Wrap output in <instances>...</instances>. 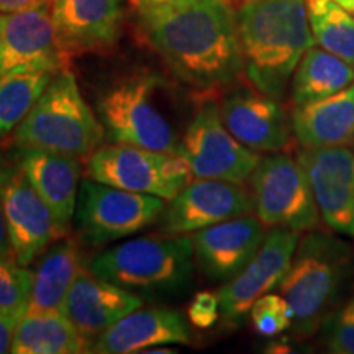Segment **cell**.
Masks as SVG:
<instances>
[{
	"mask_svg": "<svg viewBox=\"0 0 354 354\" xmlns=\"http://www.w3.org/2000/svg\"><path fill=\"white\" fill-rule=\"evenodd\" d=\"M143 25L171 73L201 94L218 92L245 74L232 0H194Z\"/></svg>",
	"mask_w": 354,
	"mask_h": 354,
	"instance_id": "cell-1",
	"label": "cell"
},
{
	"mask_svg": "<svg viewBox=\"0 0 354 354\" xmlns=\"http://www.w3.org/2000/svg\"><path fill=\"white\" fill-rule=\"evenodd\" d=\"M236 24L246 79L282 100L300 59L315 44L305 0H245Z\"/></svg>",
	"mask_w": 354,
	"mask_h": 354,
	"instance_id": "cell-2",
	"label": "cell"
},
{
	"mask_svg": "<svg viewBox=\"0 0 354 354\" xmlns=\"http://www.w3.org/2000/svg\"><path fill=\"white\" fill-rule=\"evenodd\" d=\"M84 266L141 299H177L194 284L196 251L187 234H148L105 248Z\"/></svg>",
	"mask_w": 354,
	"mask_h": 354,
	"instance_id": "cell-3",
	"label": "cell"
},
{
	"mask_svg": "<svg viewBox=\"0 0 354 354\" xmlns=\"http://www.w3.org/2000/svg\"><path fill=\"white\" fill-rule=\"evenodd\" d=\"M165 92V81L148 73L123 77L105 88L95 100L105 141L179 154L183 136L166 110Z\"/></svg>",
	"mask_w": 354,
	"mask_h": 354,
	"instance_id": "cell-4",
	"label": "cell"
},
{
	"mask_svg": "<svg viewBox=\"0 0 354 354\" xmlns=\"http://www.w3.org/2000/svg\"><path fill=\"white\" fill-rule=\"evenodd\" d=\"M105 140L97 113L68 68L57 71L32 112L12 133V145L88 159Z\"/></svg>",
	"mask_w": 354,
	"mask_h": 354,
	"instance_id": "cell-5",
	"label": "cell"
},
{
	"mask_svg": "<svg viewBox=\"0 0 354 354\" xmlns=\"http://www.w3.org/2000/svg\"><path fill=\"white\" fill-rule=\"evenodd\" d=\"M351 266V251L338 238L312 230L299 240L281 295L290 305L292 328L297 335L313 333L338 297Z\"/></svg>",
	"mask_w": 354,
	"mask_h": 354,
	"instance_id": "cell-6",
	"label": "cell"
},
{
	"mask_svg": "<svg viewBox=\"0 0 354 354\" xmlns=\"http://www.w3.org/2000/svg\"><path fill=\"white\" fill-rule=\"evenodd\" d=\"M166 201L87 177L81 180L74 230L84 248H102L156 223Z\"/></svg>",
	"mask_w": 354,
	"mask_h": 354,
	"instance_id": "cell-7",
	"label": "cell"
},
{
	"mask_svg": "<svg viewBox=\"0 0 354 354\" xmlns=\"http://www.w3.org/2000/svg\"><path fill=\"white\" fill-rule=\"evenodd\" d=\"M250 183L256 216L266 228L297 233L317 230L320 214L307 172L297 158L281 151L261 158Z\"/></svg>",
	"mask_w": 354,
	"mask_h": 354,
	"instance_id": "cell-8",
	"label": "cell"
},
{
	"mask_svg": "<svg viewBox=\"0 0 354 354\" xmlns=\"http://www.w3.org/2000/svg\"><path fill=\"white\" fill-rule=\"evenodd\" d=\"M87 172L99 183L165 201H171L192 180V172L179 154L130 145L100 146L87 159Z\"/></svg>",
	"mask_w": 354,
	"mask_h": 354,
	"instance_id": "cell-9",
	"label": "cell"
},
{
	"mask_svg": "<svg viewBox=\"0 0 354 354\" xmlns=\"http://www.w3.org/2000/svg\"><path fill=\"white\" fill-rule=\"evenodd\" d=\"M179 156L196 179H218L243 184L250 179L261 156L241 145L221 120L220 105L202 102L180 141Z\"/></svg>",
	"mask_w": 354,
	"mask_h": 354,
	"instance_id": "cell-10",
	"label": "cell"
},
{
	"mask_svg": "<svg viewBox=\"0 0 354 354\" xmlns=\"http://www.w3.org/2000/svg\"><path fill=\"white\" fill-rule=\"evenodd\" d=\"M0 207L19 264L33 263L59 236L55 214L13 159L0 151Z\"/></svg>",
	"mask_w": 354,
	"mask_h": 354,
	"instance_id": "cell-11",
	"label": "cell"
},
{
	"mask_svg": "<svg viewBox=\"0 0 354 354\" xmlns=\"http://www.w3.org/2000/svg\"><path fill=\"white\" fill-rule=\"evenodd\" d=\"M253 196L243 184L196 179L171 198L158 223L161 233L187 234L230 218L253 214Z\"/></svg>",
	"mask_w": 354,
	"mask_h": 354,
	"instance_id": "cell-12",
	"label": "cell"
},
{
	"mask_svg": "<svg viewBox=\"0 0 354 354\" xmlns=\"http://www.w3.org/2000/svg\"><path fill=\"white\" fill-rule=\"evenodd\" d=\"M307 172L323 223L354 238V151L348 146L305 149L297 154Z\"/></svg>",
	"mask_w": 354,
	"mask_h": 354,
	"instance_id": "cell-13",
	"label": "cell"
},
{
	"mask_svg": "<svg viewBox=\"0 0 354 354\" xmlns=\"http://www.w3.org/2000/svg\"><path fill=\"white\" fill-rule=\"evenodd\" d=\"M299 233L287 228H272L266 234L263 245L243 271L216 292L220 300V315L225 322L241 320L261 295L269 294L281 286L289 271Z\"/></svg>",
	"mask_w": 354,
	"mask_h": 354,
	"instance_id": "cell-14",
	"label": "cell"
},
{
	"mask_svg": "<svg viewBox=\"0 0 354 354\" xmlns=\"http://www.w3.org/2000/svg\"><path fill=\"white\" fill-rule=\"evenodd\" d=\"M220 113L234 138L256 153L284 151L295 138L290 115L281 100L253 86L228 92L220 105Z\"/></svg>",
	"mask_w": 354,
	"mask_h": 354,
	"instance_id": "cell-15",
	"label": "cell"
},
{
	"mask_svg": "<svg viewBox=\"0 0 354 354\" xmlns=\"http://www.w3.org/2000/svg\"><path fill=\"white\" fill-rule=\"evenodd\" d=\"M122 19V0H51L56 41L68 57L112 48Z\"/></svg>",
	"mask_w": 354,
	"mask_h": 354,
	"instance_id": "cell-16",
	"label": "cell"
},
{
	"mask_svg": "<svg viewBox=\"0 0 354 354\" xmlns=\"http://www.w3.org/2000/svg\"><path fill=\"white\" fill-rule=\"evenodd\" d=\"M7 151L55 214L61 233L69 234L81 185L82 159L19 145H12Z\"/></svg>",
	"mask_w": 354,
	"mask_h": 354,
	"instance_id": "cell-17",
	"label": "cell"
},
{
	"mask_svg": "<svg viewBox=\"0 0 354 354\" xmlns=\"http://www.w3.org/2000/svg\"><path fill=\"white\" fill-rule=\"evenodd\" d=\"M264 228L258 216L248 214L196 232L192 236L196 263L210 281H232L259 251Z\"/></svg>",
	"mask_w": 354,
	"mask_h": 354,
	"instance_id": "cell-18",
	"label": "cell"
},
{
	"mask_svg": "<svg viewBox=\"0 0 354 354\" xmlns=\"http://www.w3.org/2000/svg\"><path fill=\"white\" fill-rule=\"evenodd\" d=\"M41 64H68L56 41L51 6L0 13V79Z\"/></svg>",
	"mask_w": 354,
	"mask_h": 354,
	"instance_id": "cell-19",
	"label": "cell"
},
{
	"mask_svg": "<svg viewBox=\"0 0 354 354\" xmlns=\"http://www.w3.org/2000/svg\"><path fill=\"white\" fill-rule=\"evenodd\" d=\"M140 307H143L140 295L97 277L84 266L69 287L61 312L92 346L105 330Z\"/></svg>",
	"mask_w": 354,
	"mask_h": 354,
	"instance_id": "cell-20",
	"label": "cell"
},
{
	"mask_svg": "<svg viewBox=\"0 0 354 354\" xmlns=\"http://www.w3.org/2000/svg\"><path fill=\"white\" fill-rule=\"evenodd\" d=\"M192 339V330L180 312L140 307L95 338L91 353H146L154 346L190 344Z\"/></svg>",
	"mask_w": 354,
	"mask_h": 354,
	"instance_id": "cell-21",
	"label": "cell"
},
{
	"mask_svg": "<svg viewBox=\"0 0 354 354\" xmlns=\"http://www.w3.org/2000/svg\"><path fill=\"white\" fill-rule=\"evenodd\" d=\"M290 122L305 149L354 145V82L338 94L294 107Z\"/></svg>",
	"mask_w": 354,
	"mask_h": 354,
	"instance_id": "cell-22",
	"label": "cell"
},
{
	"mask_svg": "<svg viewBox=\"0 0 354 354\" xmlns=\"http://www.w3.org/2000/svg\"><path fill=\"white\" fill-rule=\"evenodd\" d=\"M77 238L59 236L35 259L32 271V312H55L63 308L69 287L84 268Z\"/></svg>",
	"mask_w": 354,
	"mask_h": 354,
	"instance_id": "cell-23",
	"label": "cell"
},
{
	"mask_svg": "<svg viewBox=\"0 0 354 354\" xmlns=\"http://www.w3.org/2000/svg\"><path fill=\"white\" fill-rule=\"evenodd\" d=\"M13 354L91 353V343L61 310L28 312L17 323L12 339Z\"/></svg>",
	"mask_w": 354,
	"mask_h": 354,
	"instance_id": "cell-24",
	"label": "cell"
},
{
	"mask_svg": "<svg viewBox=\"0 0 354 354\" xmlns=\"http://www.w3.org/2000/svg\"><path fill=\"white\" fill-rule=\"evenodd\" d=\"M354 82V66L331 55L318 44L302 56L290 81V100L294 107L312 104L338 94Z\"/></svg>",
	"mask_w": 354,
	"mask_h": 354,
	"instance_id": "cell-25",
	"label": "cell"
},
{
	"mask_svg": "<svg viewBox=\"0 0 354 354\" xmlns=\"http://www.w3.org/2000/svg\"><path fill=\"white\" fill-rule=\"evenodd\" d=\"M63 68L66 66H33L0 79V140L19 128Z\"/></svg>",
	"mask_w": 354,
	"mask_h": 354,
	"instance_id": "cell-26",
	"label": "cell"
},
{
	"mask_svg": "<svg viewBox=\"0 0 354 354\" xmlns=\"http://www.w3.org/2000/svg\"><path fill=\"white\" fill-rule=\"evenodd\" d=\"M315 44L354 66V17L335 0H305Z\"/></svg>",
	"mask_w": 354,
	"mask_h": 354,
	"instance_id": "cell-27",
	"label": "cell"
},
{
	"mask_svg": "<svg viewBox=\"0 0 354 354\" xmlns=\"http://www.w3.org/2000/svg\"><path fill=\"white\" fill-rule=\"evenodd\" d=\"M32 277V271L13 256L0 258V313L20 320L28 312Z\"/></svg>",
	"mask_w": 354,
	"mask_h": 354,
	"instance_id": "cell-28",
	"label": "cell"
},
{
	"mask_svg": "<svg viewBox=\"0 0 354 354\" xmlns=\"http://www.w3.org/2000/svg\"><path fill=\"white\" fill-rule=\"evenodd\" d=\"M254 330L263 336H274L289 330L292 326V310L282 295L269 294L261 295L250 310Z\"/></svg>",
	"mask_w": 354,
	"mask_h": 354,
	"instance_id": "cell-29",
	"label": "cell"
},
{
	"mask_svg": "<svg viewBox=\"0 0 354 354\" xmlns=\"http://www.w3.org/2000/svg\"><path fill=\"white\" fill-rule=\"evenodd\" d=\"M323 344L328 353L354 354V295L323 322Z\"/></svg>",
	"mask_w": 354,
	"mask_h": 354,
	"instance_id": "cell-30",
	"label": "cell"
},
{
	"mask_svg": "<svg viewBox=\"0 0 354 354\" xmlns=\"http://www.w3.org/2000/svg\"><path fill=\"white\" fill-rule=\"evenodd\" d=\"M220 318V300L214 292H198L189 307V320L197 328H210Z\"/></svg>",
	"mask_w": 354,
	"mask_h": 354,
	"instance_id": "cell-31",
	"label": "cell"
},
{
	"mask_svg": "<svg viewBox=\"0 0 354 354\" xmlns=\"http://www.w3.org/2000/svg\"><path fill=\"white\" fill-rule=\"evenodd\" d=\"M190 2H194V0H131L133 7L140 13L141 20L177 10V8L189 6Z\"/></svg>",
	"mask_w": 354,
	"mask_h": 354,
	"instance_id": "cell-32",
	"label": "cell"
},
{
	"mask_svg": "<svg viewBox=\"0 0 354 354\" xmlns=\"http://www.w3.org/2000/svg\"><path fill=\"white\" fill-rule=\"evenodd\" d=\"M17 323H19L17 318L8 317L6 313H0V354L10 353Z\"/></svg>",
	"mask_w": 354,
	"mask_h": 354,
	"instance_id": "cell-33",
	"label": "cell"
},
{
	"mask_svg": "<svg viewBox=\"0 0 354 354\" xmlns=\"http://www.w3.org/2000/svg\"><path fill=\"white\" fill-rule=\"evenodd\" d=\"M44 6H51V0H0V13L33 10Z\"/></svg>",
	"mask_w": 354,
	"mask_h": 354,
	"instance_id": "cell-34",
	"label": "cell"
},
{
	"mask_svg": "<svg viewBox=\"0 0 354 354\" xmlns=\"http://www.w3.org/2000/svg\"><path fill=\"white\" fill-rule=\"evenodd\" d=\"M8 256H13V248L6 223V216H3L2 207H0V258H8ZM13 258H15V256H13Z\"/></svg>",
	"mask_w": 354,
	"mask_h": 354,
	"instance_id": "cell-35",
	"label": "cell"
},
{
	"mask_svg": "<svg viewBox=\"0 0 354 354\" xmlns=\"http://www.w3.org/2000/svg\"><path fill=\"white\" fill-rule=\"evenodd\" d=\"M336 3H339L343 8H346L349 13H353L354 15V0H335Z\"/></svg>",
	"mask_w": 354,
	"mask_h": 354,
	"instance_id": "cell-36",
	"label": "cell"
}]
</instances>
